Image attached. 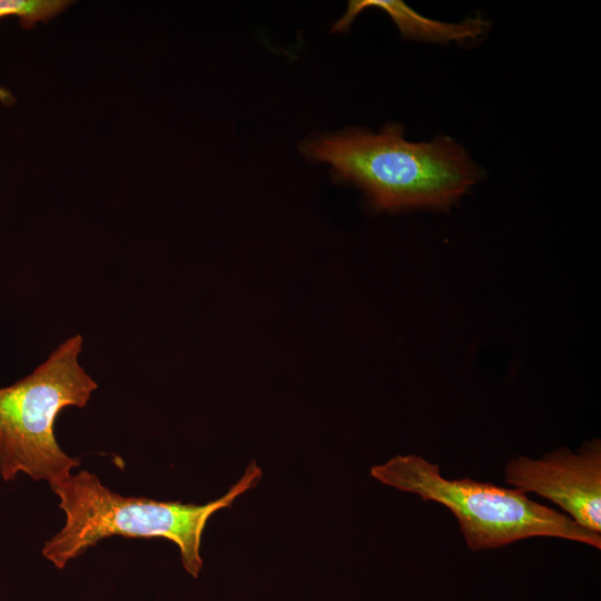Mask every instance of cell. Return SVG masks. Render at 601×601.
<instances>
[{"mask_svg": "<svg viewBox=\"0 0 601 601\" xmlns=\"http://www.w3.org/2000/svg\"><path fill=\"white\" fill-rule=\"evenodd\" d=\"M262 470L252 462L226 494L206 504L122 496L101 484L88 471L50 484L58 495L66 522L42 548L55 568L63 569L99 541L124 538H164L175 543L185 571L198 578L203 569L200 543L209 518L230 508L236 497L257 485Z\"/></svg>", "mask_w": 601, "mask_h": 601, "instance_id": "6da1fadb", "label": "cell"}, {"mask_svg": "<svg viewBox=\"0 0 601 601\" xmlns=\"http://www.w3.org/2000/svg\"><path fill=\"white\" fill-rule=\"evenodd\" d=\"M304 152L361 187L381 209L446 208L476 181L479 171L447 137L410 142L388 125L380 134L348 130L308 141Z\"/></svg>", "mask_w": 601, "mask_h": 601, "instance_id": "7a4b0ae2", "label": "cell"}, {"mask_svg": "<svg viewBox=\"0 0 601 601\" xmlns=\"http://www.w3.org/2000/svg\"><path fill=\"white\" fill-rule=\"evenodd\" d=\"M380 482L447 508L472 551L495 549L532 536H552L601 549V535L569 515L505 489L469 477L449 480L437 464L417 455H397L371 469Z\"/></svg>", "mask_w": 601, "mask_h": 601, "instance_id": "3957f363", "label": "cell"}, {"mask_svg": "<svg viewBox=\"0 0 601 601\" xmlns=\"http://www.w3.org/2000/svg\"><path fill=\"white\" fill-rule=\"evenodd\" d=\"M82 337L60 344L31 374L0 388V474L24 473L35 481L59 482L80 462L65 453L53 426L68 406L85 407L98 384L80 366Z\"/></svg>", "mask_w": 601, "mask_h": 601, "instance_id": "277c9868", "label": "cell"}, {"mask_svg": "<svg viewBox=\"0 0 601 601\" xmlns=\"http://www.w3.org/2000/svg\"><path fill=\"white\" fill-rule=\"evenodd\" d=\"M505 481L525 493L549 499L580 526L601 533L599 440L584 443L578 453L562 447L541 460H512L505 466Z\"/></svg>", "mask_w": 601, "mask_h": 601, "instance_id": "5b68a950", "label": "cell"}, {"mask_svg": "<svg viewBox=\"0 0 601 601\" xmlns=\"http://www.w3.org/2000/svg\"><path fill=\"white\" fill-rule=\"evenodd\" d=\"M370 7L384 10L396 23L404 37L415 40L431 42L464 41L476 39L486 28V21L481 17L469 18L460 23H447L425 18L402 1L363 0L351 1L345 14L335 23L333 30L342 31L347 29L354 18Z\"/></svg>", "mask_w": 601, "mask_h": 601, "instance_id": "8992f818", "label": "cell"}, {"mask_svg": "<svg viewBox=\"0 0 601 601\" xmlns=\"http://www.w3.org/2000/svg\"><path fill=\"white\" fill-rule=\"evenodd\" d=\"M68 0H0V18L18 17L23 28L30 29L39 21H48L66 10Z\"/></svg>", "mask_w": 601, "mask_h": 601, "instance_id": "52a82bcc", "label": "cell"}, {"mask_svg": "<svg viewBox=\"0 0 601 601\" xmlns=\"http://www.w3.org/2000/svg\"><path fill=\"white\" fill-rule=\"evenodd\" d=\"M14 97L12 92L3 87H0V110L2 107H8L12 105Z\"/></svg>", "mask_w": 601, "mask_h": 601, "instance_id": "ba28073f", "label": "cell"}]
</instances>
